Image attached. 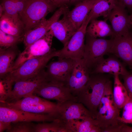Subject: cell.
<instances>
[{"label": "cell", "instance_id": "6da1fadb", "mask_svg": "<svg viewBox=\"0 0 132 132\" xmlns=\"http://www.w3.org/2000/svg\"><path fill=\"white\" fill-rule=\"evenodd\" d=\"M120 111L114 100L111 82L109 80L94 119L95 122L101 129L102 132H108L121 123L120 121Z\"/></svg>", "mask_w": 132, "mask_h": 132}, {"label": "cell", "instance_id": "7a4b0ae2", "mask_svg": "<svg viewBox=\"0 0 132 132\" xmlns=\"http://www.w3.org/2000/svg\"><path fill=\"white\" fill-rule=\"evenodd\" d=\"M108 80L103 76H90L87 83L76 96L77 101L82 104L89 110L94 119L96 117L105 85Z\"/></svg>", "mask_w": 132, "mask_h": 132}, {"label": "cell", "instance_id": "3957f363", "mask_svg": "<svg viewBox=\"0 0 132 132\" xmlns=\"http://www.w3.org/2000/svg\"><path fill=\"white\" fill-rule=\"evenodd\" d=\"M56 8L46 0H29L19 15L24 25V33L37 27L48 14Z\"/></svg>", "mask_w": 132, "mask_h": 132}, {"label": "cell", "instance_id": "277c9868", "mask_svg": "<svg viewBox=\"0 0 132 132\" xmlns=\"http://www.w3.org/2000/svg\"><path fill=\"white\" fill-rule=\"evenodd\" d=\"M59 53V50L52 49L44 55L29 59L2 79L13 83L18 81L33 77L44 69L48 62L53 58L58 57Z\"/></svg>", "mask_w": 132, "mask_h": 132}, {"label": "cell", "instance_id": "5b68a950", "mask_svg": "<svg viewBox=\"0 0 132 132\" xmlns=\"http://www.w3.org/2000/svg\"><path fill=\"white\" fill-rule=\"evenodd\" d=\"M51 81L44 69L34 77L15 82L13 88L4 101L1 103H13L27 96L33 94L34 91L44 83Z\"/></svg>", "mask_w": 132, "mask_h": 132}, {"label": "cell", "instance_id": "8992f818", "mask_svg": "<svg viewBox=\"0 0 132 132\" xmlns=\"http://www.w3.org/2000/svg\"><path fill=\"white\" fill-rule=\"evenodd\" d=\"M57 105V103L52 102L33 94L27 96L14 103H0V106L39 114H55Z\"/></svg>", "mask_w": 132, "mask_h": 132}, {"label": "cell", "instance_id": "52a82bcc", "mask_svg": "<svg viewBox=\"0 0 132 132\" xmlns=\"http://www.w3.org/2000/svg\"><path fill=\"white\" fill-rule=\"evenodd\" d=\"M83 58L89 68L96 66L103 59V56L109 53L113 39L110 40L97 38L88 35Z\"/></svg>", "mask_w": 132, "mask_h": 132}, {"label": "cell", "instance_id": "ba28073f", "mask_svg": "<svg viewBox=\"0 0 132 132\" xmlns=\"http://www.w3.org/2000/svg\"><path fill=\"white\" fill-rule=\"evenodd\" d=\"M89 22L90 20L87 15L80 28L63 47L59 50L58 59L69 58L76 60L83 58L86 29Z\"/></svg>", "mask_w": 132, "mask_h": 132}, {"label": "cell", "instance_id": "9c48e42d", "mask_svg": "<svg viewBox=\"0 0 132 132\" xmlns=\"http://www.w3.org/2000/svg\"><path fill=\"white\" fill-rule=\"evenodd\" d=\"M53 36L50 30L41 38L26 47L15 60L12 71L18 68L27 60L44 55L50 51Z\"/></svg>", "mask_w": 132, "mask_h": 132}, {"label": "cell", "instance_id": "30bf717a", "mask_svg": "<svg viewBox=\"0 0 132 132\" xmlns=\"http://www.w3.org/2000/svg\"><path fill=\"white\" fill-rule=\"evenodd\" d=\"M57 104L55 114V119L63 124L66 125L68 122L73 120L92 118L89 110L77 101H68L57 103Z\"/></svg>", "mask_w": 132, "mask_h": 132}, {"label": "cell", "instance_id": "8fae6325", "mask_svg": "<svg viewBox=\"0 0 132 132\" xmlns=\"http://www.w3.org/2000/svg\"><path fill=\"white\" fill-rule=\"evenodd\" d=\"M55 119L52 114H39L17 110L0 106V121L11 122L18 121L45 122L52 121Z\"/></svg>", "mask_w": 132, "mask_h": 132}, {"label": "cell", "instance_id": "7c38bea8", "mask_svg": "<svg viewBox=\"0 0 132 132\" xmlns=\"http://www.w3.org/2000/svg\"><path fill=\"white\" fill-rule=\"evenodd\" d=\"M75 61V60L70 58H60L47 65L45 71L50 81L67 86Z\"/></svg>", "mask_w": 132, "mask_h": 132}, {"label": "cell", "instance_id": "4fadbf2b", "mask_svg": "<svg viewBox=\"0 0 132 132\" xmlns=\"http://www.w3.org/2000/svg\"><path fill=\"white\" fill-rule=\"evenodd\" d=\"M33 94L46 99L56 100L58 103L71 100L77 101L76 97L72 94L66 85L52 81L47 82L39 87Z\"/></svg>", "mask_w": 132, "mask_h": 132}, {"label": "cell", "instance_id": "5bb4252c", "mask_svg": "<svg viewBox=\"0 0 132 132\" xmlns=\"http://www.w3.org/2000/svg\"><path fill=\"white\" fill-rule=\"evenodd\" d=\"M109 20L111 24L113 34L112 38L126 36L131 33V23L130 15L125 8L117 4L112 10L106 20Z\"/></svg>", "mask_w": 132, "mask_h": 132}, {"label": "cell", "instance_id": "9a60e30c", "mask_svg": "<svg viewBox=\"0 0 132 132\" xmlns=\"http://www.w3.org/2000/svg\"><path fill=\"white\" fill-rule=\"evenodd\" d=\"M68 6L61 7L49 19H45L37 27L24 33L22 41L25 47L32 44L45 35L50 30L52 24L69 10Z\"/></svg>", "mask_w": 132, "mask_h": 132}, {"label": "cell", "instance_id": "2e32d148", "mask_svg": "<svg viewBox=\"0 0 132 132\" xmlns=\"http://www.w3.org/2000/svg\"><path fill=\"white\" fill-rule=\"evenodd\" d=\"M89 68L83 58L75 60L73 69L67 86L76 96L89 79Z\"/></svg>", "mask_w": 132, "mask_h": 132}, {"label": "cell", "instance_id": "e0dca14e", "mask_svg": "<svg viewBox=\"0 0 132 132\" xmlns=\"http://www.w3.org/2000/svg\"><path fill=\"white\" fill-rule=\"evenodd\" d=\"M110 53L132 66V34L113 38Z\"/></svg>", "mask_w": 132, "mask_h": 132}, {"label": "cell", "instance_id": "ac0fdd59", "mask_svg": "<svg viewBox=\"0 0 132 132\" xmlns=\"http://www.w3.org/2000/svg\"><path fill=\"white\" fill-rule=\"evenodd\" d=\"M100 0H84L76 4L71 11L65 13L76 31L81 26L95 5Z\"/></svg>", "mask_w": 132, "mask_h": 132}, {"label": "cell", "instance_id": "d6986e66", "mask_svg": "<svg viewBox=\"0 0 132 132\" xmlns=\"http://www.w3.org/2000/svg\"><path fill=\"white\" fill-rule=\"evenodd\" d=\"M65 13L62 19L58 20L52 24L50 30L53 36L60 41L64 46L77 31Z\"/></svg>", "mask_w": 132, "mask_h": 132}, {"label": "cell", "instance_id": "ffe728a7", "mask_svg": "<svg viewBox=\"0 0 132 132\" xmlns=\"http://www.w3.org/2000/svg\"><path fill=\"white\" fill-rule=\"evenodd\" d=\"M0 30L12 35L23 36V24L19 15H11L4 13L0 18Z\"/></svg>", "mask_w": 132, "mask_h": 132}, {"label": "cell", "instance_id": "44dd1931", "mask_svg": "<svg viewBox=\"0 0 132 132\" xmlns=\"http://www.w3.org/2000/svg\"><path fill=\"white\" fill-rule=\"evenodd\" d=\"M20 53L17 45L6 49H0V79L12 71L14 60Z\"/></svg>", "mask_w": 132, "mask_h": 132}, {"label": "cell", "instance_id": "7402d4cb", "mask_svg": "<svg viewBox=\"0 0 132 132\" xmlns=\"http://www.w3.org/2000/svg\"><path fill=\"white\" fill-rule=\"evenodd\" d=\"M104 21L93 20L87 26L86 34L94 38L104 37L112 36L113 32L111 26Z\"/></svg>", "mask_w": 132, "mask_h": 132}, {"label": "cell", "instance_id": "603a6c76", "mask_svg": "<svg viewBox=\"0 0 132 132\" xmlns=\"http://www.w3.org/2000/svg\"><path fill=\"white\" fill-rule=\"evenodd\" d=\"M117 4L115 0H100L94 6L88 16L90 22L100 16L106 20L112 10Z\"/></svg>", "mask_w": 132, "mask_h": 132}, {"label": "cell", "instance_id": "cb8c5ba5", "mask_svg": "<svg viewBox=\"0 0 132 132\" xmlns=\"http://www.w3.org/2000/svg\"><path fill=\"white\" fill-rule=\"evenodd\" d=\"M119 75H114V81L112 94L114 102L119 109L122 108L124 105L130 98L127 91L121 81Z\"/></svg>", "mask_w": 132, "mask_h": 132}, {"label": "cell", "instance_id": "d4e9b609", "mask_svg": "<svg viewBox=\"0 0 132 132\" xmlns=\"http://www.w3.org/2000/svg\"><path fill=\"white\" fill-rule=\"evenodd\" d=\"M96 125L92 117L73 120L66 124L71 132H91Z\"/></svg>", "mask_w": 132, "mask_h": 132}, {"label": "cell", "instance_id": "484cf974", "mask_svg": "<svg viewBox=\"0 0 132 132\" xmlns=\"http://www.w3.org/2000/svg\"><path fill=\"white\" fill-rule=\"evenodd\" d=\"M29 0H1L0 4L4 13L11 15H19Z\"/></svg>", "mask_w": 132, "mask_h": 132}, {"label": "cell", "instance_id": "4316f807", "mask_svg": "<svg viewBox=\"0 0 132 132\" xmlns=\"http://www.w3.org/2000/svg\"><path fill=\"white\" fill-rule=\"evenodd\" d=\"M23 37L9 34L0 30V49H6L16 45L22 41Z\"/></svg>", "mask_w": 132, "mask_h": 132}, {"label": "cell", "instance_id": "83f0119b", "mask_svg": "<svg viewBox=\"0 0 132 132\" xmlns=\"http://www.w3.org/2000/svg\"><path fill=\"white\" fill-rule=\"evenodd\" d=\"M35 124L30 121H18L11 123L7 132H34Z\"/></svg>", "mask_w": 132, "mask_h": 132}, {"label": "cell", "instance_id": "f1b7e54d", "mask_svg": "<svg viewBox=\"0 0 132 132\" xmlns=\"http://www.w3.org/2000/svg\"><path fill=\"white\" fill-rule=\"evenodd\" d=\"M102 60L109 66L112 74L124 76L129 74L121 63L117 59L113 58L103 59Z\"/></svg>", "mask_w": 132, "mask_h": 132}, {"label": "cell", "instance_id": "f546056e", "mask_svg": "<svg viewBox=\"0 0 132 132\" xmlns=\"http://www.w3.org/2000/svg\"><path fill=\"white\" fill-rule=\"evenodd\" d=\"M63 124L56 119L50 123H38L35 124L34 132H60Z\"/></svg>", "mask_w": 132, "mask_h": 132}, {"label": "cell", "instance_id": "4dcf8cb0", "mask_svg": "<svg viewBox=\"0 0 132 132\" xmlns=\"http://www.w3.org/2000/svg\"><path fill=\"white\" fill-rule=\"evenodd\" d=\"M122 115L120 118L122 123L132 124V98L130 97L124 105Z\"/></svg>", "mask_w": 132, "mask_h": 132}, {"label": "cell", "instance_id": "1f68e13d", "mask_svg": "<svg viewBox=\"0 0 132 132\" xmlns=\"http://www.w3.org/2000/svg\"><path fill=\"white\" fill-rule=\"evenodd\" d=\"M123 85L130 97L132 98V74L123 76Z\"/></svg>", "mask_w": 132, "mask_h": 132}, {"label": "cell", "instance_id": "d6a6232c", "mask_svg": "<svg viewBox=\"0 0 132 132\" xmlns=\"http://www.w3.org/2000/svg\"><path fill=\"white\" fill-rule=\"evenodd\" d=\"M117 4L125 8H132V0H117Z\"/></svg>", "mask_w": 132, "mask_h": 132}, {"label": "cell", "instance_id": "836d02e7", "mask_svg": "<svg viewBox=\"0 0 132 132\" xmlns=\"http://www.w3.org/2000/svg\"><path fill=\"white\" fill-rule=\"evenodd\" d=\"M70 0H57L56 6L57 8L68 6L70 4Z\"/></svg>", "mask_w": 132, "mask_h": 132}, {"label": "cell", "instance_id": "e575fe53", "mask_svg": "<svg viewBox=\"0 0 132 132\" xmlns=\"http://www.w3.org/2000/svg\"><path fill=\"white\" fill-rule=\"evenodd\" d=\"M120 132H132V127L121 123L120 127Z\"/></svg>", "mask_w": 132, "mask_h": 132}, {"label": "cell", "instance_id": "d590c367", "mask_svg": "<svg viewBox=\"0 0 132 132\" xmlns=\"http://www.w3.org/2000/svg\"><path fill=\"white\" fill-rule=\"evenodd\" d=\"M11 123L0 121V132H3L8 129L10 127Z\"/></svg>", "mask_w": 132, "mask_h": 132}, {"label": "cell", "instance_id": "8d00e7d4", "mask_svg": "<svg viewBox=\"0 0 132 132\" xmlns=\"http://www.w3.org/2000/svg\"><path fill=\"white\" fill-rule=\"evenodd\" d=\"M84 0H70V4H73L77 3Z\"/></svg>", "mask_w": 132, "mask_h": 132}, {"label": "cell", "instance_id": "74e56055", "mask_svg": "<svg viewBox=\"0 0 132 132\" xmlns=\"http://www.w3.org/2000/svg\"><path fill=\"white\" fill-rule=\"evenodd\" d=\"M4 11L3 8L1 5H0V17L4 13Z\"/></svg>", "mask_w": 132, "mask_h": 132}, {"label": "cell", "instance_id": "f35d334b", "mask_svg": "<svg viewBox=\"0 0 132 132\" xmlns=\"http://www.w3.org/2000/svg\"><path fill=\"white\" fill-rule=\"evenodd\" d=\"M54 4L56 8L57 7L56 6V2L57 0H46Z\"/></svg>", "mask_w": 132, "mask_h": 132}, {"label": "cell", "instance_id": "ab89813d", "mask_svg": "<svg viewBox=\"0 0 132 132\" xmlns=\"http://www.w3.org/2000/svg\"><path fill=\"white\" fill-rule=\"evenodd\" d=\"M130 17L131 23V28H132V13L130 15Z\"/></svg>", "mask_w": 132, "mask_h": 132}, {"label": "cell", "instance_id": "60d3db41", "mask_svg": "<svg viewBox=\"0 0 132 132\" xmlns=\"http://www.w3.org/2000/svg\"><path fill=\"white\" fill-rule=\"evenodd\" d=\"M117 1V0H115Z\"/></svg>", "mask_w": 132, "mask_h": 132}]
</instances>
